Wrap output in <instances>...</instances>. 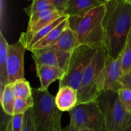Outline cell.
<instances>
[{
	"label": "cell",
	"instance_id": "1",
	"mask_svg": "<svg viewBox=\"0 0 131 131\" xmlns=\"http://www.w3.org/2000/svg\"><path fill=\"white\" fill-rule=\"evenodd\" d=\"M104 48L113 58L120 57L131 29L130 0H106Z\"/></svg>",
	"mask_w": 131,
	"mask_h": 131
},
{
	"label": "cell",
	"instance_id": "13",
	"mask_svg": "<svg viewBox=\"0 0 131 131\" xmlns=\"http://www.w3.org/2000/svg\"><path fill=\"white\" fill-rule=\"evenodd\" d=\"M37 75L40 82V89L48 90L50 84L56 80H61L64 77L65 72L58 68L43 65H35Z\"/></svg>",
	"mask_w": 131,
	"mask_h": 131
},
{
	"label": "cell",
	"instance_id": "20",
	"mask_svg": "<svg viewBox=\"0 0 131 131\" xmlns=\"http://www.w3.org/2000/svg\"><path fill=\"white\" fill-rule=\"evenodd\" d=\"M47 10H56L51 0H34L30 5L24 8V12L29 17L35 13Z\"/></svg>",
	"mask_w": 131,
	"mask_h": 131
},
{
	"label": "cell",
	"instance_id": "6",
	"mask_svg": "<svg viewBox=\"0 0 131 131\" xmlns=\"http://www.w3.org/2000/svg\"><path fill=\"white\" fill-rule=\"evenodd\" d=\"M98 49L79 46L71 54L68 69L60 80L59 87L70 86L78 92L83 74L95 55Z\"/></svg>",
	"mask_w": 131,
	"mask_h": 131
},
{
	"label": "cell",
	"instance_id": "24",
	"mask_svg": "<svg viewBox=\"0 0 131 131\" xmlns=\"http://www.w3.org/2000/svg\"><path fill=\"white\" fill-rule=\"evenodd\" d=\"M119 97L126 112L131 115V90L122 88L118 91Z\"/></svg>",
	"mask_w": 131,
	"mask_h": 131
},
{
	"label": "cell",
	"instance_id": "18",
	"mask_svg": "<svg viewBox=\"0 0 131 131\" xmlns=\"http://www.w3.org/2000/svg\"><path fill=\"white\" fill-rule=\"evenodd\" d=\"M15 97L11 84L5 86L1 93V104L3 111L9 116L14 115Z\"/></svg>",
	"mask_w": 131,
	"mask_h": 131
},
{
	"label": "cell",
	"instance_id": "16",
	"mask_svg": "<svg viewBox=\"0 0 131 131\" xmlns=\"http://www.w3.org/2000/svg\"><path fill=\"white\" fill-rule=\"evenodd\" d=\"M7 41L2 32L0 33V93L3 92L5 86L9 84L7 71Z\"/></svg>",
	"mask_w": 131,
	"mask_h": 131
},
{
	"label": "cell",
	"instance_id": "17",
	"mask_svg": "<svg viewBox=\"0 0 131 131\" xmlns=\"http://www.w3.org/2000/svg\"><path fill=\"white\" fill-rule=\"evenodd\" d=\"M69 17L60 23L56 28H54L46 37H45L43 39L38 42L37 44L35 45L33 48L29 50V51H33V50L43 49L52 45L59 38V37L64 31V30L69 26Z\"/></svg>",
	"mask_w": 131,
	"mask_h": 131
},
{
	"label": "cell",
	"instance_id": "15",
	"mask_svg": "<svg viewBox=\"0 0 131 131\" xmlns=\"http://www.w3.org/2000/svg\"><path fill=\"white\" fill-rule=\"evenodd\" d=\"M105 2L106 0H69L65 14L69 17L80 16Z\"/></svg>",
	"mask_w": 131,
	"mask_h": 131
},
{
	"label": "cell",
	"instance_id": "29",
	"mask_svg": "<svg viewBox=\"0 0 131 131\" xmlns=\"http://www.w3.org/2000/svg\"><path fill=\"white\" fill-rule=\"evenodd\" d=\"M124 131H131V122L127 125V127L124 129Z\"/></svg>",
	"mask_w": 131,
	"mask_h": 131
},
{
	"label": "cell",
	"instance_id": "21",
	"mask_svg": "<svg viewBox=\"0 0 131 131\" xmlns=\"http://www.w3.org/2000/svg\"><path fill=\"white\" fill-rule=\"evenodd\" d=\"M120 57L123 73H124L131 68V29Z\"/></svg>",
	"mask_w": 131,
	"mask_h": 131
},
{
	"label": "cell",
	"instance_id": "27",
	"mask_svg": "<svg viewBox=\"0 0 131 131\" xmlns=\"http://www.w3.org/2000/svg\"><path fill=\"white\" fill-rule=\"evenodd\" d=\"M51 1L56 10L65 14L69 0H51Z\"/></svg>",
	"mask_w": 131,
	"mask_h": 131
},
{
	"label": "cell",
	"instance_id": "3",
	"mask_svg": "<svg viewBox=\"0 0 131 131\" xmlns=\"http://www.w3.org/2000/svg\"><path fill=\"white\" fill-rule=\"evenodd\" d=\"M32 116L36 131H63L62 112L56 107L54 97L48 90L33 88Z\"/></svg>",
	"mask_w": 131,
	"mask_h": 131
},
{
	"label": "cell",
	"instance_id": "12",
	"mask_svg": "<svg viewBox=\"0 0 131 131\" xmlns=\"http://www.w3.org/2000/svg\"><path fill=\"white\" fill-rule=\"evenodd\" d=\"M54 102L60 111L70 112L78 106V92L67 86L59 87L57 94L54 97Z\"/></svg>",
	"mask_w": 131,
	"mask_h": 131
},
{
	"label": "cell",
	"instance_id": "10",
	"mask_svg": "<svg viewBox=\"0 0 131 131\" xmlns=\"http://www.w3.org/2000/svg\"><path fill=\"white\" fill-rule=\"evenodd\" d=\"M35 65L54 67L66 72L72 53L63 52L51 48L31 51Z\"/></svg>",
	"mask_w": 131,
	"mask_h": 131
},
{
	"label": "cell",
	"instance_id": "25",
	"mask_svg": "<svg viewBox=\"0 0 131 131\" xmlns=\"http://www.w3.org/2000/svg\"><path fill=\"white\" fill-rule=\"evenodd\" d=\"M22 131H36L33 124L32 116V108L28 110L24 114V126Z\"/></svg>",
	"mask_w": 131,
	"mask_h": 131
},
{
	"label": "cell",
	"instance_id": "7",
	"mask_svg": "<svg viewBox=\"0 0 131 131\" xmlns=\"http://www.w3.org/2000/svg\"><path fill=\"white\" fill-rule=\"evenodd\" d=\"M69 113L70 119L79 129L93 131H109L104 117L95 102L78 105Z\"/></svg>",
	"mask_w": 131,
	"mask_h": 131
},
{
	"label": "cell",
	"instance_id": "30",
	"mask_svg": "<svg viewBox=\"0 0 131 131\" xmlns=\"http://www.w3.org/2000/svg\"><path fill=\"white\" fill-rule=\"evenodd\" d=\"M79 131H93L90 129H88L87 128H81V129H79Z\"/></svg>",
	"mask_w": 131,
	"mask_h": 131
},
{
	"label": "cell",
	"instance_id": "28",
	"mask_svg": "<svg viewBox=\"0 0 131 131\" xmlns=\"http://www.w3.org/2000/svg\"><path fill=\"white\" fill-rule=\"evenodd\" d=\"M63 131H79V129L72 120H70V123L68 126L66 127Z\"/></svg>",
	"mask_w": 131,
	"mask_h": 131
},
{
	"label": "cell",
	"instance_id": "11",
	"mask_svg": "<svg viewBox=\"0 0 131 131\" xmlns=\"http://www.w3.org/2000/svg\"><path fill=\"white\" fill-rule=\"evenodd\" d=\"M66 15L56 10H47L35 13L29 17L27 33L33 34Z\"/></svg>",
	"mask_w": 131,
	"mask_h": 131
},
{
	"label": "cell",
	"instance_id": "26",
	"mask_svg": "<svg viewBox=\"0 0 131 131\" xmlns=\"http://www.w3.org/2000/svg\"><path fill=\"white\" fill-rule=\"evenodd\" d=\"M120 83H121L122 88H126V89L131 90V68L127 71L123 73Z\"/></svg>",
	"mask_w": 131,
	"mask_h": 131
},
{
	"label": "cell",
	"instance_id": "14",
	"mask_svg": "<svg viewBox=\"0 0 131 131\" xmlns=\"http://www.w3.org/2000/svg\"><path fill=\"white\" fill-rule=\"evenodd\" d=\"M78 46L79 43L78 37L74 31L69 26L64 30L59 38L47 48L53 49L63 52L72 53Z\"/></svg>",
	"mask_w": 131,
	"mask_h": 131
},
{
	"label": "cell",
	"instance_id": "4",
	"mask_svg": "<svg viewBox=\"0 0 131 131\" xmlns=\"http://www.w3.org/2000/svg\"><path fill=\"white\" fill-rule=\"evenodd\" d=\"M107 53L104 47L98 49L86 69L78 90V105L95 102L100 95L99 81L106 62Z\"/></svg>",
	"mask_w": 131,
	"mask_h": 131
},
{
	"label": "cell",
	"instance_id": "31",
	"mask_svg": "<svg viewBox=\"0 0 131 131\" xmlns=\"http://www.w3.org/2000/svg\"><path fill=\"white\" fill-rule=\"evenodd\" d=\"M130 3H131V0H130Z\"/></svg>",
	"mask_w": 131,
	"mask_h": 131
},
{
	"label": "cell",
	"instance_id": "22",
	"mask_svg": "<svg viewBox=\"0 0 131 131\" xmlns=\"http://www.w3.org/2000/svg\"><path fill=\"white\" fill-rule=\"evenodd\" d=\"M34 106V99L31 97L29 99L16 98L14 104V115L24 114Z\"/></svg>",
	"mask_w": 131,
	"mask_h": 131
},
{
	"label": "cell",
	"instance_id": "2",
	"mask_svg": "<svg viewBox=\"0 0 131 131\" xmlns=\"http://www.w3.org/2000/svg\"><path fill=\"white\" fill-rule=\"evenodd\" d=\"M105 3L84 15L69 17V27L76 35L79 46H87L95 49L104 47Z\"/></svg>",
	"mask_w": 131,
	"mask_h": 131
},
{
	"label": "cell",
	"instance_id": "5",
	"mask_svg": "<svg viewBox=\"0 0 131 131\" xmlns=\"http://www.w3.org/2000/svg\"><path fill=\"white\" fill-rule=\"evenodd\" d=\"M96 102L103 114L109 131H124L131 122V115L123 107L118 92H101Z\"/></svg>",
	"mask_w": 131,
	"mask_h": 131
},
{
	"label": "cell",
	"instance_id": "9",
	"mask_svg": "<svg viewBox=\"0 0 131 131\" xmlns=\"http://www.w3.org/2000/svg\"><path fill=\"white\" fill-rule=\"evenodd\" d=\"M26 50L20 40L8 46L7 71L9 84L24 78V58Z\"/></svg>",
	"mask_w": 131,
	"mask_h": 131
},
{
	"label": "cell",
	"instance_id": "23",
	"mask_svg": "<svg viewBox=\"0 0 131 131\" xmlns=\"http://www.w3.org/2000/svg\"><path fill=\"white\" fill-rule=\"evenodd\" d=\"M24 114L14 115L12 116L8 122L5 131L23 130L24 122Z\"/></svg>",
	"mask_w": 131,
	"mask_h": 131
},
{
	"label": "cell",
	"instance_id": "19",
	"mask_svg": "<svg viewBox=\"0 0 131 131\" xmlns=\"http://www.w3.org/2000/svg\"><path fill=\"white\" fill-rule=\"evenodd\" d=\"M11 85L16 98L27 99L33 97V88L25 78L16 81Z\"/></svg>",
	"mask_w": 131,
	"mask_h": 131
},
{
	"label": "cell",
	"instance_id": "8",
	"mask_svg": "<svg viewBox=\"0 0 131 131\" xmlns=\"http://www.w3.org/2000/svg\"><path fill=\"white\" fill-rule=\"evenodd\" d=\"M123 75L121 57L113 58L107 54L106 62L99 81V90L117 92L122 88L120 80Z\"/></svg>",
	"mask_w": 131,
	"mask_h": 131
}]
</instances>
